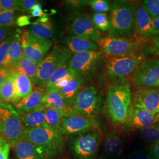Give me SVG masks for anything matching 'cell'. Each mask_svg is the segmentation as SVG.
<instances>
[{
	"instance_id": "obj_12",
	"label": "cell",
	"mask_w": 159,
	"mask_h": 159,
	"mask_svg": "<svg viewBox=\"0 0 159 159\" xmlns=\"http://www.w3.org/2000/svg\"><path fill=\"white\" fill-rule=\"evenodd\" d=\"M133 85L138 88H159V58L145 60L131 76Z\"/></svg>"
},
{
	"instance_id": "obj_7",
	"label": "cell",
	"mask_w": 159,
	"mask_h": 159,
	"mask_svg": "<svg viewBox=\"0 0 159 159\" xmlns=\"http://www.w3.org/2000/svg\"><path fill=\"white\" fill-rule=\"evenodd\" d=\"M106 56L123 57L130 56L140 52L143 42L136 38H123L108 35L96 41Z\"/></svg>"
},
{
	"instance_id": "obj_22",
	"label": "cell",
	"mask_w": 159,
	"mask_h": 159,
	"mask_svg": "<svg viewBox=\"0 0 159 159\" xmlns=\"http://www.w3.org/2000/svg\"><path fill=\"white\" fill-rule=\"evenodd\" d=\"M45 109L42 105L28 112L19 113L24 129H32L46 125Z\"/></svg>"
},
{
	"instance_id": "obj_33",
	"label": "cell",
	"mask_w": 159,
	"mask_h": 159,
	"mask_svg": "<svg viewBox=\"0 0 159 159\" xmlns=\"http://www.w3.org/2000/svg\"><path fill=\"white\" fill-rule=\"evenodd\" d=\"M91 20L94 25L100 33L108 31L110 27L109 17L106 12L94 13L91 16Z\"/></svg>"
},
{
	"instance_id": "obj_17",
	"label": "cell",
	"mask_w": 159,
	"mask_h": 159,
	"mask_svg": "<svg viewBox=\"0 0 159 159\" xmlns=\"http://www.w3.org/2000/svg\"><path fill=\"white\" fill-rule=\"evenodd\" d=\"M135 35L141 41L155 40L159 33L154 29L152 19L144 9L142 3H136V30Z\"/></svg>"
},
{
	"instance_id": "obj_24",
	"label": "cell",
	"mask_w": 159,
	"mask_h": 159,
	"mask_svg": "<svg viewBox=\"0 0 159 159\" xmlns=\"http://www.w3.org/2000/svg\"><path fill=\"white\" fill-rule=\"evenodd\" d=\"M18 159H44V156L31 143L21 138L12 147Z\"/></svg>"
},
{
	"instance_id": "obj_52",
	"label": "cell",
	"mask_w": 159,
	"mask_h": 159,
	"mask_svg": "<svg viewBox=\"0 0 159 159\" xmlns=\"http://www.w3.org/2000/svg\"><path fill=\"white\" fill-rule=\"evenodd\" d=\"M158 125V126L159 127V121L158 122V123H157V125Z\"/></svg>"
},
{
	"instance_id": "obj_28",
	"label": "cell",
	"mask_w": 159,
	"mask_h": 159,
	"mask_svg": "<svg viewBox=\"0 0 159 159\" xmlns=\"http://www.w3.org/2000/svg\"><path fill=\"white\" fill-rule=\"evenodd\" d=\"M0 102L6 104L12 103L14 105L16 104L14 80L11 71L9 77L0 87Z\"/></svg>"
},
{
	"instance_id": "obj_23",
	"label": "cell",
	"mask_w": 159,
	"mask_h": 159,
	"mask_svg": "<svg viewBox=\"0 0 159 159\" xmlns=\"http://www.w3.org/2000/svg\"><path fill=\"white\" fill-rule=\"evenodd\" d=\"M43 106L46 108H52L65 114L71 109L60 93L53 89L45 91Z\"/></svg>"
},
{
	"instance_id": "obj_47",
	"label": "cell",
	"mask_w": 159,
	"mask_h": 159,
	"mask_svg": "<svg viewBox=\"0 0 159 159\" xmlns=\"http://www.w3.org/2000/svg\"><path fill=\"white\" fill-rule=\"evenodd\" d=\"M11 74V70L4 66L0 65V87Z\"/></svg>"
},
{
	"instance_id": "obj_51",
	"label": "cell",
	"mask_w": 159,
	"mask_h": 159,
	"mask_svg": "<svg viewBox=\"0 0 159 159\" xmlns=\"http://www.w3.org/2000/svg\"><path fill=\"white\" fill-rule=\"evenodd\" d=\"M6 142H7L5 140L4 137H3L2 134H1V131H0V146L2 145V144H4V143Z\"/></svg>"
},
{
	"instance_id": "obj_8",
	"label": "cell",
	"mask_w": 159,
	"mask_h": 159,
	"mask_svg": "<svg viewBox=\"0 0 159 159\" xmlns=\"http://www.w3.org/2000/svg\"><path fill=\"white\" fill-rule=\"evenodd\" d=\"M24 127L19 112L11 104L0 103V131L12 147L23 137Z\"/></svg>"
},
{
	"instance_id": "obj_41",
	"label": "cell",
	"mask_w": 159,
	"mask_h": 159,
	"mask_svg": "<svg viewBox=\"0 0 159 159\" xmlns=\"http://www.w3.org/2000/svg\"><path fill=\"white\" fill-rule=\"evenodd\" d=\"M74 77H75V75L74 74H69L68 75H67L66 77H64L62 79L57 81V83L50 89L59 90L63 89V87H66V85L68 84L69 82L73 79ZM50 89H49V90H50Z\"/></svg>"
},
{
	"instance_id": "obj_30",
	"label": "cell",
	"mask_w": 159,
	"mask_h": 159,
	"mask_svg": "<svg viewBox=\"0 0 159 159\" xmlns=\"http://www.w3.org/2000/svg\"><path fill=\"white\" fill-rule=\"evenodd\" d=\"M65 114L52 108L45 109L46 125L60 131Z\"/></svg>"
},
{
	"instance_id": "obj_32",
	"label": "cell",
	"mask_w": 159,
	"mask_h": 159,
	"mask_svg": "<svg viewBox=\"0 0 159 159\" xmlns=\"http://www.w3.org/2000/svg\"><path fill=\"white\" fill-rule=\"evenodd\" d=\"M74 74L68 66V64L59 67L51 75L46 85L44 86L45 91L51 89L59 80L63 79L69 74Z\"/></svg>"
},
{
	"instance_id": "obj_9",
	"label": "cell",
	"mask_w": 159,
	"mask_h": 159,
	"mask_svg": "<svg viewBox=\"0 0 159 159\" xmlns=\"http://www.w3.org/2000/svg\"><path fill=\"white\" fill-rule=\"evenodd\" d=\"M102 94L94 85L83 88L71 106L72 110L89 118H94L102 106Z\"/></svg>"
},
{
	"instance_id": "obj_11",
	"label": "cell",
	"mask_w": 159,
	"mask_h": 159,
	"mask_svg": "<svg viewBox=\"0 0 159 159\" xmlns=\"http://www.w3.org/2000/svg\"><path fill=\"white\" fill-rule=\"evenodd\" d=\"M21 44L24 57L39 64L50 49L52 41L37 38L25 30L21 34Z\"/></svg>"
},
{
	"instance_id": "obj_46",
	"label": "cell",
	"mask_w": 159,
	"mask_h": 159,
	"mask_svg": "<svg viewBox=\"0 0 159 159\" xmlns=\"http://www.w3.org/2000/svg\"><path fill=\"white\" fill-rule=\"evenodd\" d=\"M11 145L6 142L0 146V159H8Z\"/></svg>"
},
{
	"instance_id": "obj_13",
	"label": "cell",
	"mask_w": 159,
	"mask_h": 159,
	"mask_svg": "<svg viewBox=\"0 0 159 159\" xmlns=\"http://www.w3.org/2000/svg\"><path fill=\"white\" fill-rule=\"evenodd\" d=\"M97 126L98 123L94 118L87 117L75 113L71 109L64 115L60 133L62 135H78Z\"/></svg>"
},
{
	"instance_id": "obj_37",
	"label": "cell",
	"mask_w": 159,
	"mask_h": 159,
	"mask_svg": "<svg viewBox=\"0 0 159 159\" xmlns=\"http://www.w3.org/2000/svg\"><path fill=\"white\" fill-rule=\"evenodd\" d=\"M142 4L152 20L159 17V0H144Z\"/></svg>"
},
{
	"instance_id": "obj_21",
	"label": "cell",
	"mask_w": 159,
	"mask_h": 159,
	"mask_svg": "<svg viewBox=\"0 0 159 159\" xmlns=\"http://www.w3.org/2000/svg\"><path fill=\"white\" fill-rule=\"evenodd\" d=\"M34 37L43 40H51L55 32V27L49 17L40 18L27 29Z\"/></svg>"
},
{
	"instance_id": "obj_44",
	"label": "cell",
	"mask_w": 159,
	"mask_h": 159,
	"mask_svg": "<svg viewBox=\"0 0 159 159\" xmlns=\"http://www.w3.org/2000/svg\"><path fill=\"white\" fill-rule=\"evenodd\" d=\"M30 17H31L30 16H26V15L20 16L17 18L16 24L17 25V26L20 27L32 24V23H31L30 20Z\"/></svg>"
},
{
	"instance_id": "obj_54",
	"label": "cell",
	"mask_w": 159,
	"mask_h": 159,
	"mask_svg": "<svg viewBox=\"0 0 159 159\" xmlns=\"http://www.w3.org/2000/svg\"></svg>"
},
{
	"instance_id": "obj_10",
	"label": "cell",
	"mask_w": 159,
	"mask_h": 159,
	"mask_svg": "<svg viewBox=\"0 0 159 159\" xmlns=\"http://www.w3.org/2000/svg\"><path fill=\"white\" fill-rule=\"evenodd\" d=\"M70 34L96 42L102 33L94 25L91 17L83 12L70 15L68 25Z\"/></svg>"
},
{
	"instance_id": "obj_16",
	"label": "cell",
	"mask_w": 159,
	"mask_h": 159,
	"mask_svg": "<svg viewBox=\"0 0 159 159\" xmlns=\"http://www.w3.org/2000/svg\"><path fill=\"white\" fill-rule=\"evenodd\" d=\"M159 121V114L151 113L131 105L125 125L131 130H139L156 125Z\"/></svg>"
},
{
	"instance_id": "obj_48",
	"label": "cell",
	"mask_w": 159,
	"mask_h": 159,
	"mask_svg": "<svg viewBox=\"0 0 159 159\" xmlns=\"http://www.w3.org/2000/svg\"><path fill=\"white\" fill-rule=\"evenodd\" d=\"M150 154L154 159H159V141L152 143L150 148Z\"/></svg>"
},
{
	"instance_id": "obj_3",
	"label": "cell",
	"mask_w": 159,
	"mask_h": 159,
	"mask_svg": "<svg viewBox=\"0 0 159 159\" xmlns=\"http://www.w3.org/2000/svg\"><path fill=\"white\" fill-rule=\"evenodd\" d=\"M106 62L104 54L101 50H96L74 54L68 64L75 77L84 83H88L98 77Z\"/></svg>"
},
{
	"instance_id": "obj_35",
	"label": "cell",
	"mask_w": 159,
	"mask_h": 159,
	"mask_svg": "<svg viewBox=\"0 0 159 159\" xmlns=\"http://www.w3.org/2000/svg\"><path fill=\"white\" fill-rule=\"evenodd\" d=\"M67 11L70 15L82 12L89 6L88 1L85 0H67L64 3Z\"/></svg>"
},
{
	"instance_id": "obj_5",
	"label": "cell",
	"mask_w": 159,
	"mask_h": 159,
	"mask_svg": "<svg viewBox=\"0 0 159 159\" xmlns=\"http://www.w3.org/2000/svg\"><path fill=\"white\" fill-rule=\"evenodd\" d=\"M72 52L65 46H54L39 64L34 85L44 87L58 68L68 64Z\"/></svg>"
},
{
	"instance_id": "obj_43",
	"label": "cell",
	"mask_w": 159,
	"mask_h": 159,
	"mask_svg": "<svg viewBox=\"0 0 159 159\" xmlns=\"http://www.w3.org/2000/svg\"><path fill=\"white\" fill-rule=\"evenodd\" d=\"M128 159H154L153 156L150 154L144 151L136 150L131 152Z\"/></svg>"
},
{
	"instance_id": "obj_39",
	"label": "cell",
	"mask_w": 159,
	"mask_h": 159,
	"mask_svg": "<svg viewBox=\"0 0 159 159\" xmlns=\"http://www.w3.org/2000/svg\"><path fill=\"white\" fill-rule=\"evenodd\" d=\"M37 3L36 0H18V7L24 12H30L33 7Z\"/></svg>"
},
{
	"instance_id": "obj_18",
	"label": "cell",
	"mask_w": 159,
	"mask_h": 159,
	"mask_svg": "<svg viewBox=\"0 0 159 159\" xmlns=\"http://www.w3.org/2000/svg\"><path fill=\"white\" fill-rule=\"evenodd\" d=\"M23 31L21 30L15 31L14 39L10 47L7 54L3 66L10 70L14 68L24 57L23 47L21 44V34Z\"/></svg>"
},
{
	"instance_id": "obj_42",
	"label": "cell",
	"mask_w": 159,
	"mask_h": 159,
	"mask_svg": "<svg viewBox=\"0 0 159 159\" xmlns=\"http://www.w3.org/2000/svg\"><path fill=\"white\" fill-rule=\"evenodd\" d=\"M30 13L31 14V17H47L48 14L43 11V7L40 3H37L34 5L33 8L31 9Z\"/></svg>"
},
{
	"instance_id": "obj_53",
	"label": "cell",
	"mask_w": 159,
	"mask_h": 159,
	"mask_svg": "<svg viewBox=\"0 0 159 159\" xmlns=\"http://www.w3.org/2000/svg\"><path fill=\"white\" fill-rule=\"evenodd\" d=\"M0 103H1V102H0Z\"/></svg>"
},
{
	"instance_id": "obj_31",
	"label": "cell",
	"mask_w": 159,
	"mask_h": 159,
	"mask_svg": "<svg viewBox=\"0 0 159 159\" xmlns=\"http://www.w3.org/2000/svg\"><path fill=\"white\" fill-rule=\"evenodd\" d=\"M21 10L20 8L0 12V28L13 27L16 24L17 14Z\"/></svg>"
},
{
	"instance_id": "obj_4",
	"label": "cell",
	"mask_w": 159,
	"mask_h": 159,
	"mask_svg": "<svg viewBox=\"0 0 159 159\" xmlns=\"http://www.w3.org/2000/svg\"><path fill=\"white\" fill-rule=\"evenodd\" d=\"M132 102L129 83H116L107 91L106 108L108 116L116 124H125Z\"/></svg>"
},
{
	"instance_id": "obj_25",
	"label": "cell",
	"mask_w": 159,
	"mask_h": 159,
	"mask_svg": "<svg viewBox=\"0 0 159 159\" xmlns=\"http://www.w3.org/2000/svg\"><path fill=\"white\" fill-rule=\"evenodd\" d=\"M14 80L16 89V100L17 103L20 100L29 96L34 90V84L28 77L16 71L11 70Z\"/></svg>"
},
{
	"instance_id": "obj_29",
	"label": "cell",
	"mask_w": 159,
	"mask_h": 159,
	"mask_svg": "<svg viewBox=\"0 0 159 159\" xmlns=\"http://www.w3.org/2000/svg\"><path fill=\"white\" fill-rule=\"evenodd\" d=\"M39 65V64L34 63V61L24 57L17 66L11 70L16 71L20 74L26 75L31 80L34 85Z\"/></svg>"
},
{
	"instance_id": "obj_19",
	"label": "cell",
	"mask_w": 159,
	"mask_h": 159,
	"mask_svg": "<svg viewBox=\"0 0 159 159\" xmlns=\"http://www.w3.org/2000/svg\"><path fill=\"white\" fill-rule=\"evenodd\" d=\"M66 47L71 52L74 54L81 53L87 51L100 50L96 42L87 40L73 34H69L64 39Z\"/></svg>"
},
{
	"instance_id": "obj_50",
	"label": "cell",
	"mask_w": 159,
	"mask_h": 159,
	"mask_svg": "<svg viewBox=\"0 0 159 159\" xmlns=\"http://www.w3.org/2000/svg\"><path fill=\"white\" fill-rule=\"evenodd\" d=\"M154 45L156 48V50L159 52V35L154 40Z\"/></svg>"
},
{
	"instance_id": "obj_1",
	"label": "cell",
	"mask_w": 159,
	"mask_h": 159,
	"mask_svg": "<svg viewBox=\"0 0 159 159\" xmlns=\"http://www.w3.org/2000/svg\"><path fill=\"white\" fill-rule=\"evenodd\" d=\"M109 35L133 38L136 30V3L130 1H114L110 10Z\"/></svg>"
},
{
	"instance_id": "obj_27",
	"label": "cell",
	"mask_w": 159,
	"mask_h": 159,
	"mask_svg": "<svg viewBox=\"0 0 159 159\" xmlns=\"http://www.w3.org/2000/svg\"><path fill=\"white\" fill-rule=\"evenodd\" d=\"M84 83L77 77H74L67 85L57 90L63 96L68 106L71 107L76 97L83 88Z\"/></svg>"
},
{
	"instance_id": "obj_49",
	"label": "cell",
	"mask_w": 159,
	"mask_h": 159,
	"mask_svg": "<svg viewBox=\"0 0 159 159\" xmlns=\"http://www.w3.org/2000/svg\"><path fill=\"white\" fill-rule=\"evenodd\" d=\"M152 24L154 29L159 33V16L152 20Z\"/></svg>"
},
{
	"instance_id": "obj_15",
	"label": "cell",
	"mask_w": 159,
	"mask_h": 159,
	"mask_svg": "<svg viewBox=\"0 0 159 159\" xmlns=\"http://www.w3.org/2000/svg\"><path fill=\"white\" fill-rule=\"evenodd\" d=\"M131 105L151 113L159 114V88H139L132 94Z\"/></svg>"
},
{
	"instance_id": "obj_36",
	"label": "cell",
	"mask_w": 159,
	"mask_h": 159,
	"mask_svg": "<svg viewBox=\"0 0 159 159\" xmlns=\"http://www.w3.org/2000/svg\"><path fill=\"white\" fill-rule=\"evenodd\" d=\"M89 6L96 13H104L110 11L111 2L108 0H90L88 1Z\"/></svg>"
},
{
	"instance_id": "obj_34",
	"label": "cell",
	"mask_w": 159,
	"mask_h": 159,
	"mask_svg": "<svg viewBox=\"0 0 159 159\" xmlns=\"http://www.w3.org/2000/svg\"><path fill=\"white\" fill-rule=\"evenodd\" d=\"M139 136L146 142H156L159 141V127L156 125L139 130Z\"/></svg>"
},
{
	"instance_id": "obj_38",
	"label": "cell",
	"mask_w": 159,
	"mask_h": 159,
	"mask_svg": "<svg viewBox=\"0 0 159 159\" xmlns=\"http://www.w3.org/2000/svg\"><path fill=\"white\" fill-rule=\"evenodd\" d=\"M15 31L0 44V65L3 66L10 47L14 39Z\"/></svg>"
},
{
	"instance_id": "obj_26",
	"label": "cell",
	"mask_w": 159,
	"mask_h": 159,
	"mask_svg": "<svg viewBox=\"0 0 159 159\" xmlns=\"http://www.w3.org/2000/svg\"><path fill=\"white\" fill-rule=\"evenodd\" d=\"M104 151L110 157H118L122 154L123 142L119 134L115 131L108 133L104 140Z\"/></svg>"
},
{
	"instance_id": "obj_45",
	"label": "cell",
	"mask_w": 159,
	"mask_h": 159,
	"mask_svg": "<svg viewBox=\"0 0 159 159\" xmlns=\"http://www.w3.org/2000/svg\"><path fill=\"white\" fill-rule=\"evenodd\" d=\"M16 30L14 27L0 28V44L6 39L11 35Z\"/></svg>"
},
{
	"instance_id": "obj_14",
	"label": "cell",
	"mask_w": 159,
	"mask_h": 159,
	"mask_svg": "<svg viewBox=\"0 0 159 159\" xmlns=\"http://www.w3.org/2000/svg\"><path fill=\"white\" fill-rule=\"evenodd\" d=\"M100 136L94 131L80 134L73 139L71 149L77 158L85 159L93 156L98 150Z\"/></svg>"
},
{
	"instance_id": "obj_2",
	"label": "cell",
	"mask_w": 159,
	"mask_h": 159,
	"mask_svg": "<svg viewBox=\"0 0 159 159\" xmlns=\"http://www.w3.org/2000/svg\"><path fill=\"white\" fill-rule=\"evenodd\" d=\"M23 138L32 143L44 157L51 159L63 152L64 142L59 130L47 125L32 129H25Z\"/></svg>"
},
{
	"instance_id": "obj_20",
	"label": "cell",
	"mask_w": 159,
	"mask_h": 159,
	"mask_svg": "<svg viewBox=\"0 0 159 159\" xmlns=\"http://www.w3.org/2000/svg\"><path fill=\"white\" fill-rule=\"evenodd\" d=\"M45 93L44 87L34 88L29 96L20 100L15 104V108L19 113L28 112L43 105V100Z\"/></svg>"
},
{
	"instance_id": "obj_40",
	"label": "cell",
	"mask_w": 159,
	"mask_h": 159,
	"mask_svg": "<svg viewBox=\"0 0 159 159\" xmlns=\"http://www.w3.org/2000/svg\"><path fill=\"white\" fill-rule=\"evenodd\" d=\"M18 0H0V12L19 8Z\"/></svg>"
},
{
	"instance_id": "obj_6",
	"label": "cell",
	"mask_w": 159,
	"mask_h": 159,
	"mask_svg": "<svg viewBox=\"0 0 159 159\" xmlns=\"http://www.w3.org/2000/svg\"><path fill=\"white\" fill-rule=\"evenodd\" d=\"M145 60L141 52L127 57H113L105 64V74L110 81L121 82L131 77Z\"/></svg>"
}]
</instances>
